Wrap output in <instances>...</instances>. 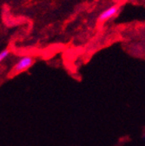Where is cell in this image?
I'll return each instance as SVG.
<instances>
[{
  "label": "cell",
  "instance_id": "cell-1",
  "mask_svg": "<svg viewBox=\"0 0 145 146\" xmlns=\"http://www.w3.org/2000/svg\"><path fill=\"white\" fill-rule=\"evenodd\" d=\"M33 64H34V58L32 57H29V56L23 57L17 62L13 70L16 72H21L30 68Z\"/></svg>",
  "mask_w": 145,
  "mask_h": 146
},
{
  "label": "cell",
  "instance_id": "cell-2",
  "mask_svg": "<svg viewBox=\"0 0 145 146\" xmlns=\"http://www.w3.org/2000/svg\"><path fill=\"white\" fill-rule=\"evenodd\" d=\"M117 11H118V7L117 6H116V5L111 6V7L105 10L104 11H103L100 14V16L98 17V20L99 21H105V20L109 19V18L112 17L114 15H116L117 13Z\"/></svg>",
  "mask_w": 145,
  "mask_h": 146
},
{
  "label": "cell",
  "instance_id": "cell-3",
  "mask_svg": "<svg viewBox=\"0 0 145 146\" xmlns=\"http://www.w3.org/2000/svg\"><path fill=\"white\" fill-rule=\"evenodd\" d=\"M9 54H10V51L8 50H4L0 52V63H1L2 61H4L9 56Z\"/></svg>",
  "mask_w": 145,
  "mask_h": 146
}]
</instances>
